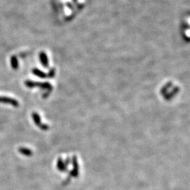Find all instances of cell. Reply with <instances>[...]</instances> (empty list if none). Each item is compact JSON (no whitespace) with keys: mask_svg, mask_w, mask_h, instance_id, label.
<instances>
[{"mask_svg":"<svg viewBox=\"0 0 190 190\" xmlns=\"http://www.w3.org/2000/svg\"><path fill=\"white\" fill-rule=\"evenodd\" d=\"M11 66L14 70H16L18 68V61L16 56H13L11 58Z\"/></svg>","mask_w":190,"mask_h":190,"instance_id":"2","label":"cell"},{"mask_svg":"<svg viewBox=\"0 0 190 190\" xmlns=\"http://www.w3.org/2000/svg\"><path fill=\"white\" fill-rule=\"evenodd\" d=\"M0 103L5 104H9L12 106L13 107H18L19 103L16 99L13 98L9 97H4V96H0Z\"/></svg>","mask_w":190,"mask_h":190,"instance_id":"1","label":"cell"},{"mask_svg":"<svg viewBox=\"0 0 190 190\" xmlns=\"http://www.w3.org/2000/svg\"><path fill=\"white\" fill-rule=\"evenodd\" d=\"M18 152L21 153V154H23V156H30L32 154V152L29 149L25 148V147H20L18 149Z\"/></svg>","mask_w":190,"mask_h":190,"instance_id":"3","label":"cell"}]
</instances>
